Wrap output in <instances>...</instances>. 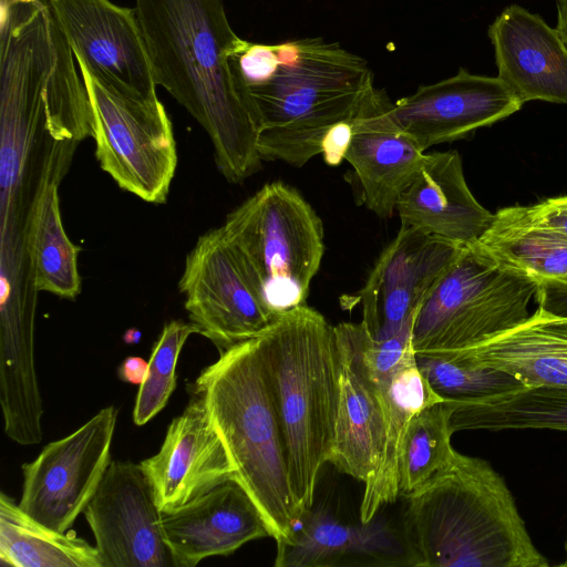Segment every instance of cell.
<instances>
[{
	"instance_id": "cell-3",
	"label": "cell",
	"mask_w": 567,
	"mask_h": 567,
	"mask_svg": "<svg viewBox=\"0 0 567 567\" xmlns=\"http://www.w3.org/2000/svg\"><path fill=\"white\" fill-rule=\"evenodd\" d=\"M254 338L301 519L313 506L319 472L332 455L339 396L334 326L302 305L276 318Z\"/></svg>"
},
{
	"instance_id": "cell-5",
	"label": "cell",
	"mask_w": 567,
	"mask_h": 567,
	"mask_svg": "<svg viewBox=\"0 0 567 567\" xmlns=\"http://www.w3.org/2000/svg\"><path fill=\"white\" fill-rule=\"evenodd\" d=\"M373 83L368 61L337 42L306 38L280 43L275 72L249 87L259 114L261 159L306 165L321 153L326 133L351 120Z\"/></svg>"
},
{
	"instance_id": "cell-9",
	"label": "cell",
	"mask_w": 567,
	"mask_h": 567,
	"mask_svg": "<svg viewBox=\"0 0 567 567\" xmlns=\"http://www.w3.org/2000/svg\"><path fill=\"white\" fill-rule=\"evenodd\" d=\"M178 288L190 322L219 353L256 337L276 319L223 226L197 239Z\"/></svg>"
},
{
	"instance_id": "cell-28",
	"label": "cell",
	"mask_w": 567,
	"mask_h": 567,
	"mask_svg": "<svg viewBox=\"0 0 567 567\" xmlns=\"http://www.w3.org/2000/svg\"><path fill=\"white\" fill-rule=\"evenodd\" d=\"M456 408L453 400L430 404L409 422L399 462V492L408 495L424 484L453 456L454 434L450 419Z\"/></svg>"
},
{
	"instance_id": "cell-13",
	"label": "cell",
	"mask_w": 567,
	"mask_h": 567,
	"mask_svg": "<svg viewBox=\"0 0 567 567\" xmlns=\"http://www.w3.org/2000/svg\"><path fill=\"white\" fill-rule=\"evenodd\" d=\"M462 248L401 224L394 239L378 257L363 287L352 296L361 303V322L372 338H390L415 318Z\"/></svg>"
},
{
	"instance_id": "cell-26",
	"label": "cell",
	"mask_w": 567,
	"mask_h": 567,
	"mask_svg": "<svg viewBox=\"0 0 567 567\" xmlns=\"http://www.w3.org/2000/svg\"><path fill=\"white\" fill-rule=\"evenodd\" d=\"M0 563L13 567H102L95 546L32 518L0 494Z\"/></svg>"
},
{
	"instance_id": "cell-11",
	"label": "cell",
	"mask_w": 567,
	"mask_h": 567,
	"mask_svg": "<svg viewBox=\"0 0 567 567\" xmlns=\"http://www.w3.org/2000/svg\"><path fill=\"white\" fill-rule=\"evenodd\" d=\"M75 60L105 86L157 101L156 81L135 10L111 0H50Z\"/></svg>"
},
{
	"instance_id": "cell-22",
	"label": "cell",
	"mask_w": 567,
	"mask_h": 567,
	"mask_svg": "<svg viewBox=\"0 0 567 567\" xmlns=\"http://www.w3.org/2000/svg\"><path fill=\"white\" fill-rule=\"evenodd\" d=\"M443 359L507 372L524 386H567V317L537 307L517 327Z\"/></svg>"
},
{
	"instance_id": "cell-10",
	"label": "cell",
	"mask_w": 567,
	"mask_h": 567,
	"mask_svg": "<svg viewBox=\"0 0 567 567\" xmlns=\"http://www.w3.org/2000/svg\"><path fill=\"white\" fill-rule=\"evenodd\" d=\"M116 420L117 409L105 406L24 463L20 508L41 524L66 533L84 512L111 462Z\"/></svg>"
},
{
	"instance_id": "cell-17",
	"label": "cell",
	"mask_w": 567,
	"mask_h": 567,
	"mask_svg": "<svg viewBox=\"0 0 567 567\" xmlns=\"http://www.w3.org/2000/svg\"><path fill=\"white\" fill-rule=\"evenodd\" d=\"M339 396L330 463L365 483L380 466L388 425V388L364 368L348 322L334 326ZM391 382V381H390Z\"/></svg>"
},
{
	"instance_id": "cell-19",
	"label": "cell",
	"mask_w": 567,
	"mask_h": 567,
	"mask_svg": "<svg viewBox=\"0 0 567 567\" xmlns=\"http://www.w3.org/2000/svg\"><path fill=\"white\" fill-rule=\"evenodd\" d=\"M276 544V567H413L403 533L377 515L350 524L313 505L292 536Z\"/></svg>"
},
{
	"instance_id": "cell-7",
	"label": "cell",
	"mask_w": 567,
	"mask_h": 567,
	"mask_svg": "<svg viewBox=\"0 0 567 567\" xmlns=\"http://www.w3.org/2000/svg\"><path fill=\"white\" fill-rule=\"evenodd\" d=\"M275 318L306 305L324 254L323 224L303 196L280 182L265 184L225 219Z\"/></svg>"
},
{
	"instance_id": "cell-6",
	"label": "cell",
	"mask_w": 567,
	"mask_h": 567,
	"mask_svg": "<svg viewBox=\"0 0 567 567\" xmlns=\"http://www.w3.org/2000/svg\"><path fill=\"white\" fill-rule=\"evenodd\" d=\"M539 282L503 267L475 244L461 249L416 313V357L447 358L526 321Z\"/></svg>"
},
{
	"instance_id": "cell-16",
	"label": "cell",
	"mask_w": 567,
	"mask_h": 567,
	"mask_svg": "<svg viewBox=\"0 0 567 567\" xmlns=\"http://www.w3.org/2000/svg\"><path fill=\"white\" fill-rule=\"evenodd\" d=\"M140 464L162 513L176 509L235 478L233 464L213 426L206 403L194 392L183 413L168 425L159 451Z\"/></svg>"
},
{
	"instance_id": "cell-34",
	"label": "cell",
	"mask_w": 567,
	"mask_h": 567,
	"mask_svg": "<svg viewBox=\"0 0 567 567\" xmlns=\"http://www.w3.org/2000/svg\"><path fill=\"white\" fill-rule=\"evenodd\" d=\"M535 300L542 310L557 317H567V280L539 282Z\"/></svg>"
},
{
	"instance_id": "cell-12",
	"label": "cell",
	"mask_w": 567,
	"mask_h": 567,
	"mask_svg": "<svg viewBox=\"0 0 567 567\" xmlns=\"http://www.w3.org/2000/svg\"><path fill=\"white\" fill-rule=\"evenodd\" d=\"M102 567H174L141 464L111 460L84 509Z\"/></svg>"
},
{
	"instance_id": "cell-36",
	"label": "cell",
	"mask_w": 567,
	"mask_h": 567,
	"mask_svg": "<svg viewBox=\"0 0 567 567\" xmlns=\"http://www.w3.org/2000/svg\"><path fill=\"white\" fill-rule=\"evenodd\" d=\"M557 24L556 31L567 48V0H556Z\"/></svg>"
},
{
	"instance_id": "cell-14",
	"label": "cell",
	"mask_w": 567,
	"mask_h": 567,
	"mask_svg": "<svg viewBox=\"0 0 567 567\" xmlns=\"http://www.w3.org/2000/svg\"><path fill=\"white\" fill-rule=\"evenodd\" d=\"M523 103L498 78L461 68L449 79L421 85L393 102V115L423 151L465 138L516 113Z\"/></svg>"
},
{
	"instance_id": "cell-23",
	"label": "cell",
	"mask_w": 567,
	"mask_h": 567,
	"mask_svg": "<svg viewBox=\"0 0 567 567\" xmlns=\"http://www.w3.org/2000/svg\"><path fill=\"white\" fill-rule=\"evenodd\" d=\"M475 245L494 262L538 282L567 280V236L535 220L527 206H511Z\"/></svg>"
},
{
	"instance_id": "cell-35",
	"label": "cell",
	"mask_w": 567,
	"mask_h": 567,
	"mask_svg": "<svg viewBox=\"0 0 567 567\" xmlns=\"http://www.w3.org/2000/svg\"><path fill=\"white\" fill-rule=\"evenodd\" d=\"M148 362L140 357L125 358L117 368L118 378L126 383L141 384L146 377Z\"/></svg>"
},
{
	"instance_id": "cell-37",
	"label": "cell",
	"mask_w": 567,
	"mask_h": 567,
	"mask_svg": "<svg viewBox=\"0 0 567 567\" xmlns=\"http://www.w3.org/2000/svg\"><path fill=\"white\" fill-rule=\"evenodd\" d=\"M141 338V332L135 330V329H131L128 330L124 336H123V340L126 342V343H137L138 340Z\"/></svg>"
},
{
	"instance_id": "cell-30",
	"label": "cell",
	"mask_w": 567,
	"mask_h": 567,
	"mask_svg": "<svg viewBox=\"0 0 567 567\" xmlns=\"http://www.w3.org/2000/svg\"><path fill=\"white\" fill-rule=\"evenodd\" d=\"M198 333L192 322H167L148 360L145 380L140 384L133 410V421L141 426L161 412L176 386V365L188 337Z\"/></svg>"
},
{
	"instance_id": "cell-33",
	"label": "cell",
	"mask_w": 567,
	"mask_h": 567,
	"mask_svg": "<svg viewBox=\"0 0 567 567\" xmlns=\"http://www.w3.org/2000/svg\"><path fill=\"white\" fill-rule=\"evenodd\" d=\"M527 210L538 223L567 236V195L547 198L527 206Z\"/></svg>"
},
{
	"instance_id": "cell-4",
	"label": "cell",
	"mask_w": 567,
	"mask_h": 567,
	"mask_svg": "<svg viewBox=\"0 0 567 567\" xmlns=\"http://www.w3.org/2000/svg\"><path fill=\"white\" fill-rule=\"evenodd\" d=\"M235 471L276 543L300 523L286 452L255 338L221 353L194 382Z\"/></svg>"
},
{
	"instance_id": "cell-31",
	"label": "cell",
	"mask_w": 567,
	"mask_h": 567,
	"mask_svg": "<svg viewBox=\"0 0 567 567\" xmlns=\"http://www.w3.org/2000/svg\"><path fill=\"white\" fill-rule=\"evenodd\" d=\"M280 61V43L248 42L238 55L240 74L248 87L266 82Z\"/></svg>"
},
{
	"instance_id": "cell-8",
	"label": "cell",
	"mask_w": 567,
	"mask_h": 567,
	"mask_svg": "<svg viewBox=\"0 0 567 567\" xmlns=\"http://www.w3.org/2000/svg\"><path fill=\"white\" fill-rule=\"evenodd\" d=\"M78 66L90 100L91 136L101 168L142 200L166 203L177 151L164 105L116 92Z\"/></svg>"
},
{
	"instance_id": "cell-20",
	"label": "cell",
	"mask_w": 567,
	"mask_h": 567,
	"mask_svg": "<svg viewBox=\"0 0 567 567\" xmlns=\"http://www.w3.org/2000/svg\"><path fill=\"white\" fill-rule=\"evenodd\" d=\"M498 79L524 104H567V48L540 16L511 4L487 30Z\"/></svg>"
},
{
	"instance_id": "cell-1",
	"label": "cell",
	"mask_w": 567,
	"mask_h": 567,
	"mask_svg": "<svg viewBox=\"0 0 567 567\" xmlns=\"http://www.w3.org/2000/svg\"><path fill=\"white\" fill-rule=\"evenodd\" d=\"M134 10L156 84L206 131L219 172L229 183L257 173L259 114L238 66L248 41L223 0H135Z\"/></svg>"
},
{
	"instance_id": "cell-29",
	"label": "cell",
	"mask_w": 567,
	"mask_h": 567,
	"mask_svg": "<svg viewBox=\"0 0 567 567\" xmlns=\"http://www.w3.org/2000/svg\"><path fill=\"white\" fill-rule=\"evenodd\" d=\"M416 363L444 400L471 401L524 388L507 372L461 360L416 357Z\"/></svg>"
},
{
	"instance_id": "cell-21",
	"label": "cell",
	"mask_w": 567,
	"mask_h": 567,
	"mask_svg": "<svg viewBox=\"0 0 567 567\" xmlns=\"http://www.w3.org/2000/svg\"><path fill=\"white\" fill-rule=\"evenodd\" d=\"M395 210L402 225L462 247L475 244L494 220V214L470 190L461 156L454 150L425 153Z\"/></svg>"
},
{
	"instance_id": "cell-18",
	"label": "cell",
	"mask_w": 567,
	"mask_h": 567,
	"mask_svg": "<svg viewBox=\"0 0 567 567\" xmlns=\"http://www.w3.org/2000/svg\"><path fill=\"white\" fill-rule=\"evenodd\" d=\"M162 532L174 567H194L205 558L230 555L248 542L269 536L258 507L235 480L162 513Z\"/></svg>"
},
{
	"instance_id": "cell-15",
	"label": "cell",
	"mask_w": 567,
	"mask_h": 567,
	"mask_svg": "<svg viewBox=\"0 0 567 567\" xmlns=\"http://www.w3.org/2000/svg\"><path fill=\"white\" fill-rule=\"evenodd\" d=\"M393 101L373 83L351 117L352 140L346 155L361 198L380 218H390L420 169L425 151L394 118Z\"/></svg>"
},
{
	"instance_id": "cell-32",
	"label": "cell",
	"mask_w": 567,
	"mask_h": 567,
	"mask_svg": "<svg viewBox=\"0 0 567 567\" xmlns=\"http://www.w3.org/2000/svg\"><path fill=\"white\" fill-rule=\"evenodd\" d=\"M352 140L351 120L339 122L324 135L321 143V155L329 166H338L349 151Z\"/></svg>"
},
{
	"instance_id": "cell-39",
	"label": "cell",
	"mask_w": 567,
	"mask_h": 567,
	"mask_svg": "<svg viewBox=\"0 0 567 567\" xmlns=\"http://www.w3.org/2000/svg\"><path fill=\"white\" fill-rule=\"evenodd\" d=\"M45 1H48V2H49L50 0H45Z\"/></svg>"
},
{
	"instance_id": "cell-24",
	"label": "cell",
	"mask_w": 567,
	"mask_h": 567,
	"mask_svg": "<svg viewBox=\"0 0 567 567\" xmlns=\"http://www.w3.org/2000/svg\"><path fill=\"white\" fill-rule=\"evenodd\" d=\"M443 400L420 371L415 354L392 375L388 388L389 415L383 455L374 475L364 483L360 522L371 520L383 505L393 503L400 495L399 462L409 422L425 406Z\"/></svg>"
},
{
	"instance_id": "cell-27",
	"label": "cell",
	"mask_w": 567,
	"mask_h": 567,
	"mask_svg": "<svg viewBox=\"0 0 567 567\" xmlns=\"http://www.w3.org/2000/svg\"><path fill=\"white\" fill-rule=\"evenodd\" d=\"M455 403L450 419L453 433L517 429L567 431V386H524Z\"/></svg>"
},
{
	"instance_id": "cell-2",
	"label": "cell",
	"mask_w": 567,
	"mask_h": 567,
	"mask_svg": "<svg viewBox=\"0 0 567 567\" xmlns=\"http://www.w3.org/2000/svg\"><path fill=\"white\" fill-rule=\"evenodd\" d=\"M403 536L413 567H547L505 480L455 451L405 495Z\"/></svg>"
},
{
	"instance_id": "cell-25",
	"label": "cell",
	"mask_w": 567,
	"mask_h": 567,
	"mask_svg": "<svg viewBox=\"0 0 567 567\" xmlns=\"http://www.w3.org/2000/svg\"><path fill=\"white\" fill-rule=\"evenodd\" d=\"M30 274L34 288L60 298L74 299L81 292L78 268L80 247L63 227L58 182H43L32 203L27 230Z\"/></svg>"
},
{
	"instance_id": "cell-38",
	"label": "cell",
	"mask_w": 567,
	"mask_h": 567,
	"mask_svg": "<svg viewBox=\"0 0 567 567\" xmlns=\"http://www.w3.org/2000/svg\"><path fill=\"white\" fill-rule=\"evenodd\" d=\"M559 566L567 567V535H566V540H565V558H564V560L559 564Z\"/></svg>"
}]
</instances>
